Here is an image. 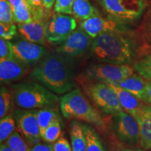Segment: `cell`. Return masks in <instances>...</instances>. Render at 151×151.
<instances>
[{
  "label": "cell",
  "mask_w": 151,
  "mask_h": 151,
  "mask_svg": "<svg viewBox=\"0 0 151 151\" xmlns=\"http://www.w3.org/2000/svg\"><path fill=\"white\" fill-rule=\"evenodd\" d=\"M143 48L137 34L124 26L106 32L94 39L90 50L96 59L102 62L131 65Z\"/></svg>",
  "instance_id": "cell-1"
},
{
  "label": "cell",
  "mask_w": 151,
  "mask_h": 151,
  "mask_svg": "<svg viewBox=\"0 0 151 151\" xmlns=\"http://www.w3.org/2000/svg\"><path fill=\"white\" fill-rule=\"evenodd\" d=\"M30 78L58 94L67 93L75 87L70 62L60 54H47L29 73Z\"/></svg>",
  "instance_id": "cell-2"
},
{
  "label": "cell",
  "mask_w": 151,
  "mask_h": 151,
  "mask_svg": "<svg viewBox=\"0 0 151 151\" xmlns=\"http://www.w3.org/2000/svg\"><path fill=\"white\" fill-rule=\"evenodd\" d=\"M60 107L66 118L81 120L99 129L105 126L101 115L79 89L66 93L60 100Z\"/></svg>",
  "instance_id": "cell-3"
},
{
  "label": "cell",
  "mask_w": 151,
  "mask_h": 151,
  "mask_svg": "<svg viewBox=\"0 0 151 151\" xmlns=\"http://www.w3.org/2000/svg\"><path fill=\"white\" fill-rule=\"evenodd\" d=\"M13 94L16 104L22 109L48 108L60 100L54 92L36 81L16 85Z\"/></svg>",
  "instance_id": "cell-4"
},
{
  "label": "cell",
  "mask_w": 151,
  "mask_h": 151,
  "mask_svg": "<svg viewBox=\"0 0 151 151\" xmlns=\"http://www.w3.org/2000/svg\"><path fill=\"white\" fill-rule=\"evenodd\" d=\"M99 2L111 18L123 24L140 18L148 6L147 0H99Z\"/></svg>",
  "instance_id": "cell-5"
},
{
  "label": "cell",
  "mask_w": 151,
  "mask_h": 151,
  "mask_svg": "<svg viewBox=\"0 0 151 151\" xmlns=\"http://www.w3.org/2000/svg\"><path fill=\"white\" fill-rule=\"evenodd\" d=\"M87 93L101 113L104 115H116L123 111L118 95L111 87L102 82L88 85Z\"/></svg>",
  "instance_id": "cell-6"
},
{
  "label": "cell",
  "mask_w": 151,
  "mask_h": 151,
  "mask_svg": "<svg viewBox=\"0 0 151 151\" xmlns=\"http://www.w3.org/2000/svg\"><path fill=\"white\" fill-rule=\"evenodd\" d=\"M134 68L130 65L101 63L87 68L86 75L97 82L112 83L122 81L134 73Z\"/></svg>",
  "instance_id": "cell-7"
},
{
  "label": "cell",
  "mask_w": 151,
  "mask_h": 151,
  "mask_svg": "<svg viewBox=\"0 0 151 151\" xmlns=\"http://www.w3.org/2000/svg\"><path fill=\"white\" fill-rule=\"evenodd\" d=\"M76 18L72 15H53L46 24L47 41L52 44H61L76 29Z\"/></svg>",
  "instance_id": "cell-8"
},
{
  "label": "cell",
  "mask_w": 151,
  "mask_h": 151,
  "mask_svg": "<svg viewBox=\"0 0 151 151\" xmlns=\"http://www.w3.org/2000/svg\"><path fill=\"white\" fill-rule=\"evenodd\" d=\"M37 112L35 109H24L16 111L14 114L17 127L32 146L40 142L41 139Z\"/></svg>",
  "instance_id": "cell-9"
},
{
  "label": "cell",
  "mask_w": 151,
  "mask_h": 151,
  "mask_svg": "<svg viewBox=\"0 0 151 151\" xmlns=\"http://www.w3.org/2000/svg\"><path fill=\"white\" fill-rule=\"evenodd\" d=\"M115 129L122 142L134 146L139 142V127L137 120L131 114L121 111L114 116Z\"/></svg>",
  "instance_id": "cell-10"
},
{
  "label": "cell",
  "mask_w": 151,
  "mask_h": 151,
  "mask_svg": "<svg viewBox=\"0 0 151 151\" xmlns=\"http://www.w3.org/2000/svg\"><path fill=\"white\" fill-rule=\"evenodd\" d=\"M14 57L27 65H37L48 54L42 45L21 39L11 42Z\"/></svg>",
  "instance_id": "cell-11"
},
{
  "label": "cell",
  "mask_w": 151,
  "mask_h": 151,
  "mask_svg": "<svg viewBox=\"0 0 151 151\" xmlns=\"http://www.w3.org/2000/svg\"><path fill=\"white\" fill-rule=\"evenodd\" d=\"M92 41L93 39L79 27L58 47L56 51L65 57H76L91 48Z\"/></svg>",
  "instance_id": "cell-12"
},
{
  "label": "cell",
  "mask_w": 151,
  "mask_h": 151,
  "mask_svg": "<svg viewBox=\"0 0 151 151\" xmlns=\"http://www.w3.org/2000/svg\"><path fill=\"white\" fill-rule=\"evenodd\" d=\"M124 27V24L117 21L113 18H104L99 14L90 17L80 23L81 29L84 30L92 39L106 32L118 29Z\"/></svg>",
  "instance_id": "cell-13"
},
{
  "label": "cell",
  "mask_w": 151,
  "mask_h": 151,
  "mask_svg": "<svg viewBox=\"0 0 151 151\" xmlns=\"http://www.w3.org/2000/svg\"><path fill=\"white\" fill-rule=\"evenodd\" d=\"M30 66L16 58L0 60V81L1 83H9L23 78L29 72Z\"/></svg>",
  "instance_id": "cell-14"
},
{
  "label": "cell",
  "mask_w": 151,
  "mask_h": 151,
  "mask_svg": "<svg viewBox=\"0 0 151 151\" xmlns=\"http://www.w3.org/2000/svg\"><path fill=\"white\" fill-rule=\"evenodd\" d=\"M46 24L43 20H36L25 23L18 24V32L25 40L45 45L47 41Z\"/></svg>",
  "instance_id": "cell-15"
},
{
  "label": "cell",
  "mask_w": 151,
  "mask_h": 151,
  "mask_svg": "<svg viewBox=\"0 0 151 151\" xmlns=\"http://www.w3.org/2000/svg\"><path fill=\"white\" fill-rule=\"evenodd\" d=\"M135 118L139 127V146L143 150H149L151 148V105H143Z\"/></svg>",
  "instance_id": "cell-16"
},
{
  "label": "cell",
  "mask_w": 151,
  "mask_h": 151,
  "mask_svg": "<svg viewBox=\"0 0 151 151\" xmlns=\"http://www.w3.org/2000/svg\"><path fill=\"white\" fill-rule=\"evenodd\" d=\"M146 82L147 80L143 78L141 75L134 73L123 80L112 83L111 84L129 92L143 102Z\"/></svg>",
  "instance_id": "cell-17"
},
{
  "label": "cell",
  "mask_w": 151,
  "mask_h": 151,
  "mask_svg": "<svg viewBox=\"0 0 151 151\" xmlns=\"http://www.w3.org/2000/svg\"><path fill=\"white\" fill-rule=\"evenodd\" d=\"M107 84L109 85L116 92L122 110L131 114L135 118L144 105V104L142 103L143 101L127 90L119 88L113 84Z\"/></svg>",
  "instance_id": "cell-18"
},
{
  "label": "cell",
  "mask_w": 151,
  "mask_h": 151,
  "mask_svg": "<svg viewBox=\"0 0 151 151\" xmlns=\"http://www.w3.org/2000/svg\"><path fill=\"white\" fill-rule=\"evenodd\" d=\"M134 69L147 81H151V47L143 48L133 63Z\"/></svg>",
  "instance_id": "cell-19"
},
{
  "label": "cell",
  "mask_w": 151,
  "mask_h": 151,
  "mask_svg": "<svg viewBox=\"0 0 151 151\" xmlns=\"http://www.w3.org/2000/svg\"><path fill=\"white\" fill-rule=\"evenodd\" d=\"M70 138L72 151H87L86 139L83 124L76 121L71 122Z\"/></svg>",
  "instance_id": "cell-20"
},
{
  "label": "cell",
  "mask_w": 151,
  "mask_h": 151,
  "mask_svg": "<svg viewBox=\"0 0 151 151\" xmlns=\"http://www.w3.org/2000/svg\"><path fill=\"white\" fill-rule=\"evenodd\" d=\"M99 15L97 9L90 0H75L73 5V15L76 18L83 21L90 17Z\"/></svg>",
  "instance_id": "cell-21"
},
{
  "label": "cell",
  "mask_w": 151,
  "mask_h": 151,
  "mask_svg": "<svg viewBox=\"0 0 151 151\" xmlns=\"http://www.w3.org/2000/svg\"><path fill=\"white\" fill-rule=\"evenodd\" d=\"M83 127L86 136L87 151H105L95 129L87 124H83Z\"/></svg>",
  "instance_id": "cell-22"
},
{
  "label": "cell",
  "mask_w": 151,
  "mask_h": 151,
  "mask_svg": "<svg viewBox=\"0 0 151 151\" xmlns=\"http://www.w3.org/2000/svg\"><path fill=\"white\" fill-rule=\"evenodd\" d=\"M14 14V22L18 24L25 23L34 20L31 8L24 0L12 9Z\"/></svg>",
  "instance_id": "cell-23"
},
{
  "label": "cell",
  "mask_w": 151,
  "mask_h": 151,
  "mask_svg": "<svg viewBox=\"0 0 151 151\" xmlns=\"http://www.w3.org/2000/svg\"><path fill=\"white\" fill-rule=\"evenodd\" d=\"M38 122L40 128L41 137L46 128L52 123L54 120L59 119L58 113L55 110L50 108L42 109L37 112Z\"/></svg>",
  "instance_id": "cell-24"
},
{
  "label": "cell",
  "mask_w": 151,
  "mask_h": 151,
  "mask_svg": "<svg viewBox=\"0 0 151 151\" xmlns=\"http://www.w3.org/2000/svg\"><path fill=\"white\" fill-rule=\"evenodd\" d=\"M16 121L11 114L7 115L0 120V142L4 143L15 132Z\"/></svg>",
  "instance_id": "cell-25"
},
{
  "label": "cell",
  "mask_w": 151,
  "mask_h": 151,
  "mask_svg": "<svg viewBox=\"0 0 151 151\" xmlns=\"http://www.w3.org/2000/svg\"><path fill=\"white\" fill-rule=\"evenodd\" d=\"M62 136V127L60 118L54 120L41 135V139L45 142L53 143Z\"/></svg>",
  "instance_id": "cell-26"
},
{
  "label": "cell",
  "mask_w": 151,
  "mask_h": 151,
  "mask_svg": "<svg viewBox=\"0 0 151 151\" xmlns=\"http://www.w3.org/2000/svg\"><path fill=\"white\" fill-rule=\"evenodd\" d=\"M140 31L141 37L144 46L151 47V6L145 14Z\"/></svg>",
  "instance_id": "cell-27"
},
{
  "label": "cell",
  "mask_w": 151,
  "mask_h": 151,
  "mask_svg": "<svg viewBox=\"0 0 151 151\" xmlns=\"http://www.w3.org/2000/svg\"><path fill=\"white\" fill-rule=\"evenodd\" d=\"M12 104V95L5 87L1 86L0 90V118L9 115Z\"/></svg>",
  "instance_id": "cell-28"
},
{
  "label": "cell",
  "mask_w": 151,
  "mask_h": 151,
  "mask_svg": "<svg viewBox=\"0 0 151 151\" xmlns=\"http://www.w3.org/2000/svg\"><path fill=\"white\" fill-rule=\"evenodd\" d=\"M5 143L14 151H31V148L17 131H15Z\"/></svg>",
  "instance_id": "cell-29"
},
{
  "label": "cell",
  "mask_w": 151,
  "mask_h": 151,
  "mask_svg": "<svg viewBox=\"0 0 151 151\" xmlns=\"http://www.w3.org/2000/svg\"><path fill=\"white\" fill-rule=\"evenodd\" d=\"M0 22L14 23V14L9 0H0Z\"/></svg>",
  "instance_id": "cell-30"
},
{
  "label": "cell",
  "mask_w": 151,
  "mask_h": 151,
  "mask_svg": "<svg viewBox=\"0 0 151 151\" xmlns=\"http://www.w3.org/2000/svg\"><path fill=\"white\" fill-rule=\"evenodd\" d=\"M75 0H56L54 11L58 14L73 15V5Z\"/></svg>",
  "instance_id": "cell-31"
},
{
  "label": "cell",
  "mask_w": 151,
  "mask_h": 151,
  "mask_svg": "<svg viewBox=\"0 0 151 151\" xmlns=\"http://www.w3.org/2000/svg\"><path fill=\"white\" fill-rule=\"evenodd\" d=\"M18 27L14 23L6 24L0 22V37L6 40H11L18 33Z\"/></svg>",
  "instance_id": "cell-32"
},
{
  "label": "cell",
  "mask_w": 151,
  "mask_h": 151,
  "mask_svg": "<svg viewBox=\"0 0 151 151\" xmlns=\"http://www.w3.org/2000/svg\"><path fill=\"white\" fill-rule=\"evenodd\" d=\"M12 44L9 40L0 39V60L14 58Z\"/></svg>",
  "instance_id": "cell-33"
},
{
  "label": "cell",
  "mask_w": 151,
  "mask_h": 151,
  "mask_svg": "<svg viewBox=\"0 0 151 151\" xmlns=\"http://www.w3.org/2000/svg\"><path fill=\"white\" fill-rule=\"evenodd\" d=\"M54 151H72L71 146L65 137H60L55 142L53 143Z\"/></svg>",
  "instance_id": "cell-34"
},
{
  "label": "cell",
  "mask_w": 151,
  "mask_h": 151,
  "mask_svg": "<svg viewBox=\"0 0 151 151\" xmlns=\"http://www.w3.org/2000/svg\"><path fill=\"white\" fill-rule=\"evenodd\" d=\"M31 151H54L53 143L39 142L31 147Z\"/></svg>",
  "instance_id": "cell-35"
},
{
  "label": "cell",
  "mask_w": 151,
  "mask_h": 151,
  "mask_svg": "<svg viewBox=\"0 0 151 151\" xmlns=\"http://www.w3.org/2000/svg\"><path fill=\"white\" fill-rule=\"evenodd\" d=\"M143 103L151 105V81H147L145 89V98Z\"/></svg>",
  "instance_id": "cell-36"
},
{
  "label": "cell",
  "mask_w": 151,
  "mask_h": 151,
  "mask_svg": "<svg viewBox=\"0 0 151 151\" xmlns=\"http://www.w3.org/2000/svg\"><path fill=\"white\" fill-rule=\"evenodd\" d=\"M56 0H43V8L46 10H50L54 6Z\"/></svg>",
  "instance_id": "cell-37"
},
{
  "label": "cell",
  "mask_w": 151,
  "mask_h": 151,
  "mask_svg": "<svg viewBox=\"0 0 151 151\" xmlns=\"http://www.w3.org/2000/svg\"><path fill=\"white\" fill-rule=\"evenodd\" d=\"M0 151H14L7 143H1L0 146Z\"/></svg>",
  "instance_id": "cell-38"
},
{
  "label": "cell",
  "mask_w": 151,
  "mask_h": 151,
  "mask_svg": "<svg viewBox=\"0 0 151 151\" xmlns=\"http://www.w3.org/2000/svg\"><path fill=\"white\" fill-rule=\"evenodd\" d=\"M9 2H10L11 9H13L14 8H15L17 5H18L21 2L22 0H9Z\"/></svg>",
  "instance_id": "cell-39"
},
{
  "label": "cell",
  "mask_w": 151,
  "mask_h": 151,
  "mask_svg": "<svg viewBox=\"0 0 151 151\" xmlns=\"http://www.w3.org/2000/svg\"><path fill=\"white\" fill-rule=\"evenodd\" d=\"M120 151H145L142 148H137V149H131V148H124Z\"/></svg>",
  "instance_id": "cell-40"
},
{
  "label": "cell",
  "mask_w": 151,
  "mask_h": 151,
  "mask_svg": "<svg viewBox=\"0 0 151 151\" xmlns=\"http://www.w3.org/2000/svg\"><path fill=\"white\" fill-rule=\"evenodd\" d=\"M24 1H25L28 4H29V6H30V0H24Z\"/></svg>",
  "instance_id": "cell-41"
},
{
  "label": "cell",
  "mask_w": 151,
  "mask_h": 151,
  "mask_svg": "<svg viewBox=\"0 0 151 151\" xmlns=\"http://www.w3.org/2000/svg\"><path fill=\"white\" fill-rule=\"evenodd\" d=\"M150 151H151V150H150Z\"/></svg>",
  "instance_id": "cell-42"
}]
</instances>
